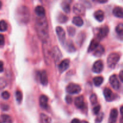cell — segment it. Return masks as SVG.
<instances>
[{
	"mask_svg": "<svg viewBox=\"0 0 123 123\" xmlns=\"http://www.w3.org/2000/svg\"><path fill=\"white\" fill-rule=\"evenodd\" d=\"M35 28L37 35L42 42L49 39V29L48 23L46 16L38 17L36 19Z\"/></svg>",
	"mask_w": 123,
	"mask_h": 123,
	"instance_id": "obj_1",
	"label": "cell"
},
{
	"mask_svg": "<svg viewBox=\"0 0 123 123\" xmlns=\"http://www.w3.org/2000/svg\"><path fill=\"white\" fill-rule=\"evenodd\" d=\"M30 10L26 6H22L16 11V19L21 24H26L30 20Z\"/></svg>",
	"mask_w": 123,
	"mask_h": 123,
	"instance_id": "obj_2",
	"label": "cell"
},
{
	"mask_svg": "<svg viewBox=\"0 0 123 123\" xmlns=\"http://www.w3.org/2000/svg\"><path fill=\"white\" fill-rule=\"evenodd\" d=\"M42 49H43V56L46 64L47 65H50L52 60V48L51 47L49 38L43 42Z\"/></svg>",
	"mask_w": 123,
	"mask_h": 123,
	"instance_id": "obj_3",
	"label": "cell"
},
{
	"mask_svg": "<svg viewBox=\"0 0 123 123\" xmlns=\"http://www.w3.org/2000/svg\"><path fill=\"white\" fill-rule=\"evenodd\" d=\"M120 55L117 53H112L108 56L107 58V64L108 67L111 68H114L118 62L120 60Z\"/></svg>",
	"mask_w": 123,
	"mask_h": 123,
	"instance_id": "obj_4",
	"label": "cell"
},
{
	"mask_svg": "<svg viewBox=\"0 0 123 123\" xmlns=\"http://www.w3.org/2000/svg\"><path fill=\"white\" fill-rule=\"evenodd\" d=\"M66 91L67 92L72 94H78L81 91V88L78 84H74V83H70L67 85L66 88Z\"/></svg>",
	"mask_w": 123,
	"mask_h": 123,
	"instance_id": "obj_5",
	"label": "cell"
},
{
	"mask_svg": "<svg viewBox=\"0 0 123 123\" xmlns=\"http://www.w3.org/2000/svg\"><path fill=\"white\" fill-rule=\"evenodd\" d=\"M62 55L61 53V50L59 49L58 46L53 47L52 48V59L54 61V62L56 64L58 63L59 61L61 60V58H62Z\"/></svg>",
	"mask_w": 123,
	"mask_h": 123,
	"instance_id": "obj_6",
	"label": "cell"
},
{
	"mask_svg": "<svg viewBox=\"0 0 123 123\" xmlns=\"http://www.w3.org/2000/svg\"><path fill=\"white\" fill-rule=\"evenodd\" d=\"M73 12L78 15H84L85 13V7L80 3H76L73 6Z\"/></svg>",
	"mask_w": 123,
	"mask_h": 123,
	"instance_id": "obj_7",
	"label": "cell"
},
{
	"mask_svg": "<svg viewBox=\"0 0 123 123\" xmlns=\"http://www.w3.org/2000/svg\"><path fill=\"white\" fill-rule=\"evenodd\" d=\"M56 32L59 41L61 42V44H64L66 40V32L64 29L61 26H57L56 28Z\"/></svg>",
	"mask_w": 123,
	"mask_h": 123,
	"instance_id": "obj_8",
	"label": "cell"
},
{
	"mask_svg": "<svg viewBox=\"0 0 123 123\" xmlns=\"http://www.w3.org/2000/svg\"><path fill=\"white\" fill-rule=\"evenodd\" d=\"M103 94L107 102H111L113 100L115 99V94L112 92V91L108 88H106L103 90Z\"/></svg>",
	"mask_w": 123,
	"mask_h": 123,
	"instance_id": "obj_9",
	"label": "cell"
},
{
	"mask_svg": "<svg viewBox=\"0 0 123 123\" xmlns=\"http://www.w3.org/2000/svg\"><path fill=\"white\" fill-rule=\"evenodd\" d=\"M109 83H110L111 86L114 90H117L120 88V82H119L118 79L117 77V76L115 74L112 75L110 77V78H109Z\"/></svg>",
	"mask_w": 123,
	"mask_h": 123,
	"instance_id": "obj_10",
	"label": "cell"
},
{
	"mask_svg": "<svg viewBox=\"0 0 123 123\" xmlns=\"http://www.w3.org/2000/svg\"><path fill=\"white\" fill-rule=\"evenodd\" d=\"M103 70V63L102 60H98L96 61L92 66V70L94 73H100Z\"/></svg>",
	"mask_w": 123,
	"mask_h": 123,
	"instance_id": "obj_11",
	"label": "cell"
},
{
	"mask_svg": "<svg viewBox=\"0 0 123 123\" xmlns=\"http://www.w3.org/2000/svg\"><path fill=\"white\" fill-rule=\"evenodd\" d=\"M109 27L108 26H103L101 27L99 29L98 32V34H97V37L99 40L102 39V38H105L108 36V33H109Z\"/></svg>",
	"mask_w": 123,
	"mask_h": 123,
	"instance_id": "obj_12",
	"label": "cell"
},
{
	"mask_svg": "<svg viewBox=\"0 0 123 123\" xmlns=\"http://www.w3.org/2000/svg\"><path fill=\"white\" fill-rule=\"evenodd\" d=\"M70 66V60L68 59H65L62 60L60 64L58 65V70L59 72L61 73H63L64 71L68 69Z\"/></svg>",
	"mask_w": 123,
	"mask_h": 123,
	"instance_id": "obj_13",
	"label": "cell"
},
{
	"mask_svg": "<svg viewBox=\"0 0 123 123\" xmlns=\"http://www.w3.org/2000/svg\"><path fill=\"white\" fill-rule=\"evenodd\" d=\"M74 105H75V106L78 109H83L85 107L84 97L82 96H80L76 97L74 100Z\"/></svg>",
	"mask_w": 123,
	"mask_h": 123,
	"instance_id": "obj_14",
	"label": "cell"
},
{
	"mask_svg": "<svg viewBox=\"0 0 123 123\" xmlns=\"http://www.w3.org/2000/svg\"><path fill=\"white\" fill-rule=\"evenodd\" d=\"M40 80L41 84L44 86H46L48 84V78L46 70H43L40 73Z\"/></svg>",
	"mask_w": 123,
	"mask_h": 123,
	"instance_id": "obj_15",
	"label": "cell"
},
{
	"mask_svg": "<svg viewBox=\"0 0 123 123\" xmlns=\"http://www.w3.org/2000/svg\"><path fill=\"white\" fill-rule=\"evenodd\" d=\"M39 103L41 108L46 109L48 108V98L45 95H42L39 98Z\"/></svg>",
	"mask_w": 123,
	"mask_h": 123,
	"instance_id": "obj_16",
	"label": "cell"
},
{
	"mask_svg": "<svg viewBox=\"0 0 123 123\" xmlns=\"http://www.w3.org/2000/svg\"><path fill=\"white\" fill-rule=\"evenodd\" d=\"M118 117V111L117 109H112L109 118V123H115Z\"/></svg>",
	"mask_w": 123,
	"mask_h": 123,
	"instance_id": "obj_17",
	"label": "cell"
},
{
	"mask_svg": "<svg viewBox=\"0 0 123 123\" xmlns=\"http://www.w3.org/2000/svg\"><path fill=\"white\" fill-rule=\"evenodd\" d=\"M113 14L117 18H123V8L121 7H115L113 10Z\"/></svg>",
	"mask_w": 123,
	"mask_h": 123,
	"instance_id": "obj_18",
	"label": "cell"
},
{
	"mask_svg": "<svg viewBox=\"0 0 123 123\" xmlns=\"http://www.w3.org/2000/svg\"><path fill=\"white\" fill-rule=\"evenodd\" d=\"M35 12L38 17L45 16V10L44 7L41 6H38L35 8Z\"/></svg>",
	"mask_w": 123,
	"mask_h": 123,
	"instance_id": "obj_19",
	"label": "cell"
},
{
	"mask_svg": "<svg viewBox=\"0 0 123 123\" xmlns=\"http://www.w3.org/2000/svg\"><path fill=\"white\" fill-rule=\"evenodd\" d=\"M94 18L97 19V20H98V22H102L104 20L105 18V14L104 12H103L101 10H98L96 11L94 13Z\"/></svg>",
	"mask_w": 123,
	"mask_h": 123,
	"instance_id": "obj_20",
	"label": "cell"
},
{
	"mask_svg": "<svg viewBox=\"0 0 123 123\" xmlns=\"http://www.w3.org/2000/svg\"><path fill=\"white\" fill-rule=\"evenodd\" d=\"M105 52V48L102 45H99L94 52V55L97 57H100L102 56Z\"/></svg>",
	"mask_w": 123,
	"mask_h": 123,
	"instance_id": "obj_21",
	"label": "cell"
},
{
	"mask_svg": "<svg viewBox=\"0 0 123 123\" xmlns=\"http://www.w3.org/2000/svg\"><path fill=\"white\" fill-rule=\"evenodd\" d=\"M98 46H99V44H98V41L96 39H93L91 41V43H90V46H89L88 51L90 52H92L93 50H95Z\"/></svg>",
	"mask_w": 123,
	"mask_h": 123,
	"instance_id": "obj_22",
	"label": "cell"
},
{
	"mask_svg": "<svg viewBox=\"0 0 123 123\" xmlns=\"http://www.w3.org/2000/svg\"><path fill=\"white\" fill-rule=\"evenodd\" d=\"M51 118L44 114H40V123H50Z\"/></svg>",
	"mask_w": 123,
	"mask_h": 123,
	"instance_id": "obj_23",
	"label": "cell"
},
{
	"mask_svg": "<svg viewBox=\"0 0 123 123\" xmlns=\"http://www.w3.org/2000/svg\"><path fill=\"white\" fill-rule=\"evenodd\" d=\"M0 123H12V118L9 115L4 114L0 117Z\"/></svg>",
	"mask_w": 123,
	"mask_h": 123,
	"instance_id": "obj_24",
	"label": "cell"
},
{
	"mask_svg": "<svg viewBox=\"0 0 123 123\" xmlns=\"http://www.w3.org/2000/svg\"><path fill=\"white\" fill-rule=\"evenodd\" d=\"M72 22L74 25L78 26H81L84 24V20L80 16H74L73 18Z\"/></svg>",
	"mask_w": 123,
	"mask_h": 123,
	"instance_id": "obj_25",
	"label": "cell"
},
{
	"mask_svg": "<svg viewBox=\"0 0 123 123\" xmlns=\"http://www.w3.org/2000/svg\"><path fill=\"white\" fill-rule=\"evenodd\" d=\"M61 7H62L63 10L66 12L67 14L69 13L70 12V6L68 1H63L61 3Z\"/></svg>",
	"mask_w": 123,
	"mask_h": 123,
	"instance_id": "obj_26",
	"label": "cell"
},
{
	"mask_svg": "<svg viewBox=\"0 0 123 123\" xmlns=\"http://www.w3.org/2000/svg\"><path fill=\"white\" fill-rule=\"evenodd\" d=\"M66 49L70 52H74L76 50L75 47H74L72 41L71 40H68V42H66Z\"/></svg>",
	"mask_w": 123,
	"mask_h": 123,
	"instance_id": "obj_27",
	"label": "cell"
},
{
	"mask_svg": "<svg viewBox=\"0 0 123 123\" xmlns=\"http://www.w3.org/2000/svg\"><path fill=\"white\" fill-rule=\"evenodd\" d=\"M103 78L102 76H97L93 79V82L94 84L96 85V86H99L102 84L103 82Z\"/></svg>",
	"mask_w": 123,
	"mask_h": 123,
	"instance_id": "obj_28",
	"label": "cell"
},
{
	"mask_svg": "<svg viewBox=\"0 0 123 123\" xmlns=\"http://www.w3.org/2000/svg\"><path fill=\"white\" fill-rule=\"evenodd\" d=\"M8 25H7V22L5 20H2L0 21V31H6L7 30Z\"/></svg>",
	"mask_w": 123,
	"mask_h": 123,
	"instance_id": "obj_29",
	"label": "cell"
},
{
	"mask_svg": "<svg viewBox=\"0 0 123 123\" xmlns=\"http://www.w3.org/2000/svg\"><path fill=\"white\" fill-rule=\"evenodd\" d=\"M58 20L60 23H66L68 20V17L63 14H60L58 17Z\"/></svg>",
	"mask_w": 123,
	"mask_h": 123,
	"instance_id": "obj_30",
	"label": "cell"
},
{
	"mask_svg": "<svg viewBox=\"0 0 123 123\" xmlns=\"http://www.w3.org/2000/svg\"><path fill=\"white\" fill-rule=\"evenodd\" d=\"M116 32L120 36H123V24H120L117 26Z\"/></svg>",
	"mask_w": 123,
	"mask_h": 123,
	"instance_id": "obj_31",
	"label": "cell"
},
{
	"mask_svg": "<svg viewBox=\"0 0 123 123\" xmlns=\"http://www.w3.org/2000/svg\"><path fill=\"white\" fill-rule=\"evenodd\" d=\"M16 100L18 103H21L23 98V95L21 91H17L16 92Z\"/></svg>",
	"mask_w": 123,
	"mask_h": 123,
	"instance_id": "obj_32",
	"label": "cell"
},
{
	"mask_svg": "<svg viewBox=\"0 0 123 123\" xmlns=\"http://www.w3.org/2000/svg\"><path fill=\"white\" fill-rule=\"evenodd\" d=\"M7 86V82L3 78H0V92Z\"/></svg>",
	"mask_w": 123,
	"mask_h": 123,
	"instance_id": "obj_33",
	"label": "cell"
},
{
	"mask_svg": "<svg viewBox=\"0 0 123 123\" xmlns=\"http://www.w3.org/2000/svg\"><path fill=\"white\" fill-rule=\"evenodd\" d=\"M90 102L92 105H95L97 103V97L95 94H92L90 97Z\"/></svg>",
	"mask_w": 123,
	"mask_h": 123,
	"instance_id": "obj_34",
	"label": "cell"
},
{
	"mask_svg": "<svg viewBox=\"0 0 123 123\" xmlns=\"http://www.w3.org/2000/svg\"><path fill=\"white\" fill-rule=\"evenodd\" d=\"M103 118V113L100 112L98 113L97 115V117L96 119V122L97 123H100L102 121Z\"/></svg>",
	"mask_w": 123,
	"mask_h": 123,
	"instance_id": "obj_35",
	"label": "cell"
},
{
	"mask_svg": "<svg viewBox=\"0 0 123 123\" xmlns=\"http://www.w3.org/2000/svg\"><path fill=\"white\" fill-rule=\"evenodd\" d=\"M67 30H68V34H69L70 36H73L74 34H75L76 30H75V29H74L73 27L68 26Z\"/></svg>",
	"mask_w": 123,
	"mask_h": 123,
	"instance_id": "obj_36",
	"label": "cell"
},
{
	"mask_svg": "<svg viewBox=\"0 0 123 123\" xmlns=\"http://www.w3.org/2000/svg\"><path fill=\"white\" fill-rule=\"evenodd\" d=\"M1 96H2V98L5 100H7L10 98V93L8 92V91H4V92H2L1 94Z\"/></svg>",
	"mask_w": 123,
	"mask_h": 123,
	"instance_id": "obj_37",
	"label": "cell"
},
{
	"mask_svg": "<svg viewBox=\"0 0 123 123\" xmlns=\"http://www.w3.org/2000/svg\"><path fill=\"white\" fill-rule=\"evenodd\" d=\"M100 110V105L96 106L94 107V108H93V113L94 114L97 115V114L99 113Z\"/></svg>",
	"mask_w": 123,
	"mask_h": 123,
	"instance_id": "obj_38",
	"label": "cell"
},
{
	"mask_svg": "<svg viewBox=\"0 0 123 123\" xmlns=\"http://www.w3.org/2000/svg\"><path fill=\"white\" fill-rule=\"evenodd\" d=\"M5 39L4 36L2 34H0V46H2L4 44Z\"/></svg>",
	"mask_w": 123,
	"mask_h": 123,
	"instance_id": "obj_39",
	"label": "cell"
},
{
	"mask_svg": "<svg viewBox=\"0 0 123 123\" xmlns=\"http://www.w3.org/2000/svg\"><path fill=\"white\" fill-rule=\"evenodd\" d=\"M66 101L68 104H71L72 103V97L70 96H67L66 97Z\"/></svg>",
	"mask_w": 123,
	"mask_h": 123,
	"instance_id": "obj_40",
	"label": "cell"
},
{
	"mask_svg": "<svg viewBox=\"0 0 123 123\" xmlns=\"http://www.w3.org/2000/svg\"><path fill=\"white\" fill-rule=\"evenodd\" d=\"M4 71V63L2 61H0V73Z\"/></svg>",
	"mask_w": 123,
	"mask_h": 123,
	"instance_id": "obj_41",
	"label": "cell"
},
{
	"mask_svg": "<svg viewBox=\"0 0 123 123\" xmlns=\"http://www.w3.org/2000/svg\"><path fill=\"white\" fill-rule=\"evenodd\" d=\"M119 77H120V79L121 80V81L123 82V70L121 71L120 72V74H119Z\"/></svg>",
	"mask_w": 123,
	"mask_h": 123,
	"instance_id": "obj_42",
	"label": "cell"
},
{
	"mask_svg": "<svg viewBox=\"0 0 123 123\" xmlns=\"http://www.w3.org/2000/svg\"><path fill=\"white\" fill-rule=\"evenodd\" d=\"M71 123H80V121H79V120H78V119H76V118H74L72 120Z\"/></svg>",
	"mask_w": 123,
	"mask_h": 123,
	"instance_id": "obj_43",
	"label": "cell"
},
{
	"mask_svg": "<svg viewBox=\"0 0 123 123\" xmlns=\"http://www.w3.org/2000/svg\"><path fill=\"white\" fill-rule=\"evenodd\" d=\"M120 112H121V115L123 116V106H121V108H120Z\"/></svg>",
	"mask_w": 123,
	"mask_h": 123,
	"instance_id": "obj_44",
	"label": "cell"
},
{
	"mask_svg": "<svg viewBox=\"0 0 123 123\" xmlns=\"http://www.w3.org/2000/svg\"><path fill=\"white\" fill-rule=\"evenodd\" d=\"M97 2H100V3H105V2H106L107 1H97Z\"/></svg>",
	"mask_w": 123,
	"mask_h": 123,
	"instance_id": "obj_45",
	"label": "cell"
},
{
	"mask_svg": "<svg viewBox=\"0 0 123 123\" xmlns=\"http://www.w3.org/2000/svg\"><path fill=\"white\" fill-rule=\"evenodd\" d=\"M80 123H88V122H87V121H82Z\"/></svg>",
	"mask_w": 123,
	"mask_h": 123,
	"instance_id": "obj_46",
	"label": "cell"
},
{
	"mask_svg": "<svg viewBox=\"0 0 123 123\" xmlns=\"http://www.w3.org/2000/svg\"><path fill=\"white\" fill-rule=\"evenodd\" d=\"M120 123H123V118L121 119V120H120Z\"/></svg>",
	"mask_w": 123,
	"mask_h": 123,
	"instance_id": "obj_47",
	"label": "cell"
},
{
	"mask_svg": "<svg viewBox=\"0 0 123 123\" xmlns=\"http://www.w3.org/2000/svg\"><path fill=\"white\" fill-rule=\"evenodd\" d=\"M1 7H2V2H1V1H0V8H1Z\"/></svg>",
	"mask_w": 123,
	"mask_h": 123,
	"instance_id": "obj_48",
	"label": "cell"
}]
</instances>
